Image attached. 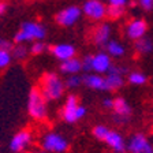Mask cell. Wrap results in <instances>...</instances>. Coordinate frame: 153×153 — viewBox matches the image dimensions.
I'll use <instances>...</instances> for the list:
<instances>
[{
  "label": "cell",
  "instance_id": "6da1fadb",
  "mask_svg": "<svg viewBox=\"0 0 153 153\" xmlns=\"http://www.w3.org/2000/svg\"><path fill=\"white\" fill-rule=\"evenodd\" d=\"M38 89L41 90L42 96L47 101H53V100H59L63 96L64 83L56 74L47 73L41 76Z\"/></svg>",
  "mask_w": 153,
  "mask_h": 153
},
{
  "label": "cell",
  "instance_id": "7a4b0ae2",
  "mask_svg": "<svg viewBox=\"0 0 153 153\" xmlns=\"http://www.w3.org/2000/svg\"><path fill=\"white\" fill-rule=\"evenodd\" d=\"M47 100L44 99L41 90L37 88H33L29 93L27 100V112L34 120H44L47 118Z\"/></svg>",
  "mask_w": 153,
  "mask_h": 153
},
{
  "label": "cell",
  "instance_id": "3957f363",
  "mask_svg": "<svg viewBox=\"0 0 153 153\" xmlns=\"http://www.w3.org/2000/svg\"><path fill=\"white\" fill-rule=\"evenodd\" d=\"M45 37V29L37 22H25L21 26V30L15 34L14 40L16 44L26 41H37Z\"/></svg>",
  "mask_w": 153,
  "mask_h": 153
},
{
  "label": "cell",
  "instance_id": "277c9868",
  "mask_svg": "<svg viewBox=\"0 0 153 153\" xmlns=\"http://www.w3.org/2000/svg\"><path fill=\"white\" fill-rule=\"evenodd\" d=\"M42 148L48 152H56V153H62L64 150H67V141L64 140L62 135L56 133H49L42 138L41 142Z\"/></svg>",
  "mask_w": 153,
  "mask_h": 153
},
{
  "label": "cell",
  "instance_id": "5b68a950",
  "mask_svg": "<svg viewBox=\"0 0 153 153\" xmlns=\"http://www.w3.org/2000/svg\"><path fill=\"white\" fill-rule=\"evenodd\" d=\"M82 11L86 16L93 21H101L107 16V7L100 0H88L82 7Z\"/></svg>",
  "mask_w": 153,
  "mask_h": 153
},
{
  "label": "cell",
  "instance_id": "8992f818",
  "mask_svg": "<svg viewBox=\"0 0 153 153\" xmlns=\"http://www.w3.org/2000/svg\"><path fill=\"white\" fill-rule=\"evenodd\" d=\"M114 120L118 124H126L130 120L131 108L122 97H116L114 100Z\"/></svg>",
  "mask_w": 153,
  "mask_h": 153
},
{
  "label": "cell",
  "instance_id": "52a82bcc",
  "mask_svg": "<svg viewBox=\"0 0 153 153\" xmlns=\"http://www.w3.org/2000/svg\"><path fill=\"white\" fill-rule=\"evenodd\" d=\"M82 10L76 6H71L67 8L62 10L60 13H57L56 15V22L60 26H73L74 23L79 19Z\"/></svg>",
  "mask_w": 153,
  "mask_h": 153
},
{
  "label": "cell",
  "instance_id": "ba28073f",
  "mask_svg": "<svg viewBox=\"0 0 153 153\" xmlns=\"http://www.w3.org/2000/svg\"><path fill=\"white\" fill-rule=\"evenodd\" d=\"M128 150L130 153H153V146L145 135L135 134L128 142Z\"/></svg>",
  "mask_w": 153,
  "mask_h": 153
},
{
  "label": "cell",
  "instance_id": "9c48e42d",
  "mask_svg": "<svg viewBox=\"0 0 153 153\" xmlns=\"http://www.w3.org/2000/svg\"><path fill=\"white\" fill-rule=\"evenodd\" d=\"M146 22L143 19H133L127 26H126V34H127L128 38L131 40H140L145 36L146 33Z\"/></svg>",
  "mask_w": 153,
  "mask_h": 153
},
{
  "label": "cell",
  "instance_id": "30bf717a",
  "mask_svg": "<svg viewBox=\"0 0 153 153\" xmlns=\"http://www.w3.org/2000/svg\"><path fill=\"white\" fill-rule=\"evenodd\" d=\"M30 142H32V134H30V131L22 130V131H19V133H16L13 137L11 143H10V148H11L13 152L18 153V152H22Z\"/></svg>",
  "mask_w": 153,
  "mask_h": 153
},
{
  "label": "cell",
  "instance_id": "8fae6325",
  "mask_svg": "<svg viewBox=\"0 0 153 153\" xmlns=\"http://www.w3.org/2000/svg\"><path fill=\"white\" fill-rule=\"evenodd\" d=\"M78 100L74 94L68 96L66 104L63 105L62 109V118L67 122V123H74L76 120V109H78Z\"/></svg>",
  "mask_w": 153,
  "mask_h": 153
},
{
  "label": "cell",
  "instance_id": "7c38bea8",
  "mask_svg": "<svg viewBox=\"0 0 153 153\" xmlns=\"http://www.w3.org/2000/svg\"><path fill=\"white\" fill-rule=\"evenodd\" d=\"M111 34V26L108 23H101L97 27L93 29L92 32V41L99 47L108 44V38Z\"/></svg>",
  "mask_w": 153,
  "mask_h": 153
},
{
  "label": "cell",
  "instance_id": "4fadbf2b",
  "mask_svg": "<svg viewBox=\"0 0 153 153\" xmlns=\"http://www.w3.org/2000/svg\"><path fill=\"white\" fill-rule=\"evenodd\" d=\"M49 51H51V53L55 57H57V59L62 62L68 60V59L74 57V55H75V48L70 44L52 45V47H49Z\"/></svg>",
  "mask_w": 153,
  "mask_h": 153
},
{
  "label": "cell",
  "instance_id": "5bb4252c",
  "mask_svg": "<svg viewBox=\"0 0 153 153\" xmlns=\"http://www.w3.org/2000/svg\"><path fill=\"white\" fill-rule=\"evenodd\" d=\"M111 66V57L108 53L100 52V53L93 56V71H96V73H107V71H109Z\"/></svg>",
  "mask_w": 153,
  "mask_h": 153
},
{
  "label": "cell",
  "instance_id": "9a60e30c",
  "mask_svg": "<svg viewBox=\"0 0 153 153\" xmlns=\"http://www.w3.org/2000/svg\"><path fill=\"white\" fill-rule=\"evenodd\" d=\"M104 142H107L115 152H118V153H123L124 150H126V143H124L123 137H122L119 133H116V131L109 130V133H108V135H107V138L104 140Z\"/></svg>",
  "mask_w": 153,
  "mask_h": 153
},
{
  "label": "cell",
  "instance_id": "2e32d148",
  "mask_svg": "<svg viewBox=\"0 0 153 153\" xmlns=\"http://www.w3.org/2000/svg\"><path fill=\"white\" fill-rule=\"evenodd\" d=\"M82 82L85 83L90 89H97V90H108L107 89V82L105 78L97 75V74H88V75L82 76Z\"/></svg>",
  "mask_w": 153,
  "mask_h": 153
},
{
  "label": "cell",
  "instance_id": "e0dca14e",
  "mask_svg": "<svg viewBox=\"0 0 153 153\" xmlns=\"http://www.w3.org/2000/svg\"><path fill=\"white\" fill-rule=\"evenodd\" d=\"M60 70H62V73L75 75L76 73H79L82 70V60H78L75 57H71L68 60H64V62H62Z\"/></svg>",
  "mask_w": 153,
  "mask_h": 153
},
{
  "label": "cell",
  "instance_id": "ac0fdd59",
  "mask_svg": "<svg viewBox=\"0 0 153 153\" xmlns=\"http://www.w3.org/2000/svg\"><path fill=\"white\" fill-rule=\"evenodd\" d=\"M105 82H107V89L108 90H116L123 86L124 79L123 75H120V74L108 73V76L105 78Z\"/></svg>",
  "mask_w": 153,
  "mask_h": 153
},
{
  "label": "cell",
  "instance_id": "d6986e66",
  "mask_svg": "<svg viewBox=\"0 0 153 153\" xmlns=\"http://www.w3.org/2000/svg\"><path fill=\"white\" fill-rule=\"evenodd\" d=\"M134 48H135V51H137L138 55H146L153 49V42L150 41L149 38L142 37L140 40H137Z\"/></svg>",
  "mask_w": 153,
  "mask_h": 153
},
{
  "label": "cell",
  "instance_id": "ffe728a7",
  "mask_svg": "<svg viewBox=\"0 0 153 153\" xmlns=\"http://www.w3.org/2000/svg\"><path fill=\"white\" fill-rule=\"evenodd\" d=\"M105 47H107L108 53L115 57H119L124 53V48L122 47V44H119L118 41H108V44L105 45Z\"/></svg>",
  "mask_w": 153,
  "mask_h": 153
},
{
  "label": "cell",
  "instance_id": "44dd1931",
  "mask_svg": "<svg viewBox=\"0 0 153 153\" xmlns=\"http://www.w3.org/2000/svg\"><path fill=\"white\" fill-rule=\"evenodd\" d=\"M128 82L133 83V85H143V83L146 82V76L142 73L134 71V73L128 74Z\"/></svg>",
  "mask_w": 153,
  "mask_h": 153
},
{
  "label": "cell",
  "instance_id": "7402d4cb",
  "mask_svg": "<svg viewBox=\"0 0 153 153\" xmlns=\"http://www.w3.org/2000/svg\"><path fill=\"white\" fill-rule=\"evenodd\" d=\"M11 55H13L15 59H25V57L27 56V48H26L23 44H18L13 48Z\"/></svg>",
  "mask_w": 153,
  "mask_h": 153
},
{
  "label": "cell",
  "instance_id": "603a6c76",
  "mask_svg": "<svg viewBox=\"0 0 153 153\" xmlns=\"http://www.w3.org/2000/svg\"><path fill=\"white\" fill-rule=\"evenodd\" d=\"M109 130L105 126H96L94 128H93V135H94L97 140H101L104 141L105 138H107V135H108Z\"/></svg>",
  "mask_w": 153,
  "mask_h": 153
},
{
  "label": "cell",
  "instance_id": "cb8c5ba5",
  "mask_svg": "<svg viewBox=\"0 0 153 153\" xmlns=\"http://www.w3.org/2000/svg\"><path fill=\"white\" fill-rule=\"evenodd\" d=\"M124 8L123 7H115V6H109L107 8V15L109 16L111 19H118L119 16L123 15Z\"/></svg>",
  "mask_w": 153,
  "mask_h": 153
},
{
  "label": "cell",
  "instance_id": "d4e9b609",
  "mask_svg": "<svg viewBox=\"0 0 153 153\" xmlns=\"http://www.w3.org/2000/svg\"><path fill=\"white\" fill-rule=\"evenodd\" d=\"M11 57L13 55L10 53V51H4V49H0V68H4L10 64L11 62Z\"/></svg>",
  "mask_w": 153,
  "mask_h": 153
},
{
  "label": "cell",
  "instance_id": "484cf974",
  "mask_svg": "<svg viewBox=\"0 0 153 153\" xmlns=\"http://www.w3.org/2000/svg\"><path fill=\"white\" fill-rule=\"evenodd\" d=\"M82 83V78L81 76H76V75H71L67 78L66 81V86L67 88H76Z\"/></svg>",
  "mask_w": 153,
  "mask_h": 153
},
{
  "label": "cell",
  "instance_id": "4316f807",
  "mask_svg": "<svg viewBox=\"0 0 153 153\" xmlns=\"http://www.w3.org/2000/svg\"><path fill=\"white\" fill-rule=\"evenodd\" d=\"M82 70H85L86 73L93 70V56L86 55V56L83 57V60H82Z\"/></svg>",
  "mask_w": 153,
  "mask_h": 153
},
{
  "label": "cell",
  "instance_id": "83f0119b",
  "mask_svg": "<svg viewBox=\"0 0 153 153\" xmlns=\"http://www.w3.org/2000/svg\"><path fill=\"white\" fill-rule=\"evenodd\" d=\"M44 49H45V45L42 44V42H40V41H36L34 44L30 47V52H32L33 55L42 53V52H44Z\"/></svg>",
  "mask_w": 153,
  "mask_h": 153
},
{
  "label": "cell",
  "instance_id": "f1b7e54d",
  "mask_svg": "<svg viewBox=\"0 0 153 153\" xmlns=\"http://www.w3.org/2000/svg\"><path fill=\"white\" fill-rule=\"evenodd\" d=\"M138 3H140V6L142 7L143 10H146V11L153 8V0H138Z\"/></svg>",
  "mask_w": 153,
  "mask_h": 153
},
{
  "label": "cell",
  "instance_id": "f546056e",
  "mask_svg": "<svg viewBox=\"0 0 153 153\" xmlns=\"http://www.w3.org/2000/svg\"><path fill=\"white\" fill-rule=\"evenodd\" d=\"M13 44L7 40H3V38H0V49H4V51H13Z\"/></svg>",
  "mask_w": 153,
  "mask_h": 153
},
{
  "label": "cell",
  "instance_id": "4dcf8cb0",
  "mask_svg": "<svg viewBox=\"0 0 153 153\" xmlns=\"http://www.w3.org/2000/svg\"><path fill=\"white\" fill-rule=\"evenodd\" d=\"M127 4V0H109V6L115 7H124Z\"/></svg>",
  "mask_w": 153,
  "mask_h": 153
},
{
  "label": "cell",
  "instance_id": "1f68e13d",
  "mask_svg": "<svg viewBox=\"0 0 153 153\" xmlns=\"http://www.w3.org/2000/svg\"><path fill=\"white\" fill-rule=\"evenodd\" d=\"M86 115V108L85 107H82V105H79L78 107V109H76V120L78 119H81V118H83Z\"/></svg>",
  "mask_w": 153,
  "mask_h": 153
},
{
  "label": "cell",
  "instance_id": "d6a6232c",
  "mask_svg": "<svg viewBox=\"0 0 153 153\" xmlns=\"http://www.w3.org/2000/svg\"><path fill=\"white\" fill-rule=\"evenodd\" d=\"M105 108H114V100H109V99H105L104 102H102Z\"/></svg>",
  "mask_w": 153,
  "mask_h": 153
},
{
  "label": "cell",
  "instance_id": "836d02e7",
  "mask_svg": "<svg viewBox=\"0 0 153 153\" xmlns=\"http://www.w3.org/2000/svg\"><path fill=\"white\" fill-rule=\"evenodd\" d=\"M6 10H7V4L4 3V1H1V0H0V15L6 13Z\"/></svg>",
  "mask_w": 153,
  "mask_h": 153
},
{
  "label": "cell",
  "instance_id": "e575fe53",
  "mask_svg": "<svg viewBox=\"0 0 153 153\" xmlns=\"http://www.w3.org/2000/svg\"><path fill=\"white\" fill-rule=\"evenodd\" d=\"M36 153H44V152H36Z\"/></svg>",
  "mask_w": 153,
  "mask_h": 153
}]
</instances>
